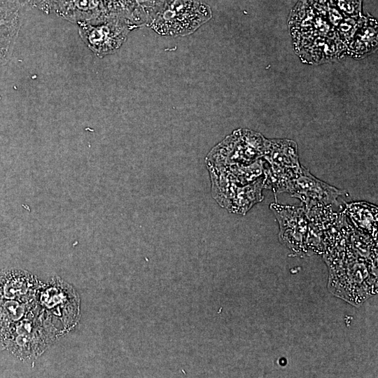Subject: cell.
Here are the masks:
<instances>
[{
    "instance_id": "6da1fadb",
    "label": "cell",
    "mask_w": 378,
    "mask_h": 378,
    "mask_svg": "<svg viewBox=\"0 0 378 378\" xmlns=\"http://www.w3.org/2000/svg\"><path fill=\"white\" fill-rule=\"evenodd\" d=\"M211 17L202 0H159L146 24L162 36H186Z\"/></svg>"
},
{
    "instance_id": "7a4b0ae2",
    "label": "cell",
    "mask_w": 378,
    "mask_h": 378,
    "mask_svg": "<svg viewBox=\"0 0 378 378\" xmlns=\"http://www.w3.org/2000/svg\"><path fill=\"white\" fill-rule=\"evenodd\" d=\"M265 139L248 130H238L209 154L208 167H245L262 158Z\"/></svg>"
},
{
    "instance_id": "3957f363",
    "label": "cell",
    "mask_w": 378,
    "mask_h": 378,
    "mask_svg": "<svg viewBox=\"0 0 378 378\" xmlns=\"http://www.w3.org/2000/svg\"><path fill=\"white\" fill-rule=\"evenodd\" d=\"M262 158L269 164L264 172L265 188L272 190L275 195L288 192L302 167L296 143L288 139H265Z\"/></svg>"
},
{
    "instance_id": "277c9868",
    "label": "cell",
    "mask_w": 378,
    "mask_h": 378,
    "mask_svg": "<svg viewBox=\"0 0 378 378\" xmlns=\"http://www.w3.org/2000/svg\"><path fill=\"white\" fill-rule=\"evenodd\" d=\"M78 24L80 38L99 57L115 52L125 41L129 32L138 27L130 20L115 15Z\"/></svg>"
},
{
    "instance_id": "5b68a950",
    "label": "cell",
    "mask_w": 378,
    "mask_h": 378,
    "mask_svg": "<svg viewBox=\"0 0 378 378\" xmlns=\"http://www.w3.org/2000/svg\"><path fill=\"white\" fill-rule=\"evenodd\" d=\"M288 192L301 200L305 211L316 206H332L346 193L318 180L302 166L290 182Z\"/></svg>"
},
{
    "instance_id": "8992f818",
    "label": "cell",
    "mask_w": 378,
    "mask_h": 378,
    "mask_svg": "<svg viewBox=\"0 0 378 378\" xmlns=\"http://www.w3.org/2000/svg\"><path fill=\"white\" fill-rule=\"evenodd\" d=\"M14 330H8L4 338V346L20 358L37 357L46 350L49 338L44 335L41 326L31 318L21 319L15 323Z\"/></svg>"
},
{
    "instance_id": "52a82bcc",
    "label": "cell",
    "mask_w": 378,
    "mask_h": 378,
    "mask_svg": "<svg viewBox=\"0 0 378 378\" xmlns=\"http://www.w3.org/2000/svg\"><path fill=\"white\" fill-rule=\"evenodd\" d=\"M270 209L279 221L281 240L290 248L300 247L307 226V215L304 207L272 203Z\"/></svg>"
},
{
    "instance_id": "ba28073f",
    "label": "cell",
    "mask_w": 378,
    "mask_h": 378,
    "mask_svg": "<svg viewBox=\"0 0 378 378\" xmlns=\"http://www.w3.org/2000/svg\"><path fill=\"white\" fill-rule=\"evenodd\" d=\"M19 0H0V65L10 59L20 27Z\"/></svg>"
},
{
    "instance_id": "9c48e42d",
    "label": "cell",
    "mask_w": 378,
    "mask_h": 378,
    "mask_svg": "<svg viewBox=\"0 0 378 378\" xmlns=\"http://www.w3.org/2000/svg\"><path fill=\"white\" fill-rule=\"evenodd\" d=\"M37 286L36 280L27 272L8 270L0 272V298L30 302Z\"/></svg>"
},
{
    "instance_id": "30bf717a",
    "label": "cell",
    "mask_w": 378,
    "mask_h": 378,
    "mask_svg": "<svg viewBox=\"0 0 378 378\" xmlns=\"http://www.w3.org/2000/svg\"><path fill=\"white\" fill-rule=\"evenodd\" d=\"M55 12L77 24L93 22L108 15L101 0H60Z\"/></svg>"
},
{
    "instance_id": "8fae6325",
    "label": "cell",
    "mask_w": 378,
    "mask_h": 378,
    "mask_svg": "<svg viewBox=\"0 0 378 378\" xmlns=\"http://www.w3.org/2000/svg\"><path fill=\"white\" fill-rule=\"evenodd\" d=\"M30 302L8 300L0 301V324L12 325L21 320L30 309Z\"/></svg>"
},
{
    "instance_id": "7c38bea8",
    "label": "cell",
    "mask_w": 378,
    "mask_h": 378,
    "mask_svg": "<svg viewBox=\"0 0 378 378\" xmlns=\"http://www.w3.org/2000/svg\"><path fill=\"white\" fill-rule=\"evenodd\" d=\"M346 211L358 223L377 221V207L376 205L365 202H351L346 204Z\"/></svg>"
},
{
    "instance_id": "4fadbf2b",
    "label": "cell",
    "mask_w": 378,
    "mask_h": 378,
    "mask_svg": "<svg viewBox=\"0 0 378 378\" xmlns=\"http://www.w3.org/2000/svg\"><path fill=\"white\" fill-rule=\"evenodd\" d=\"M30 6L48 14L55 11L60 0H27Z\"/></svg>"
},
{
    "instance_id": "5bb4252c",
    "label": "cell",
    "mask_w": 378,
    "mask_h": 378,
    "mask_svg": "<svg viewBox=\"0 0 378 378\" xmlns=\"http://www.w3.org/2000/svg\"><path fill=\"white\" fill-rule=\"evenodd\" d=\"M4 349V344L0 341V351Z\"/></svg>"
}]
</instances>
